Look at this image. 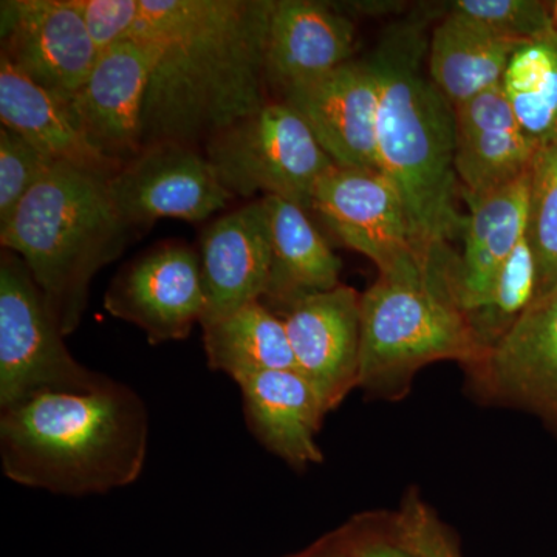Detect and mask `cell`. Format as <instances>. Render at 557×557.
I'll use <instances>...</instances> for the list:
<instances>
[{
  "mask_svg": "<svg viewBox=\"0 0 557 557\" xmlns=\"http://www.w3.org/2000/svg\"><path fill=\"white\" fill-rule=\"evenodd\" d=\"M205 306L200 327L262 300L269 287V209L260 199L212 222L200 239Z\"/></svg>",
  "mask_w": 557,
  "mask_h": 557,
  "instance_id": "9a60e30c",
  "label": "cell"
},
{
  "mask_svg": "<svg viewBox=\"0 0 557 557\" xmlns=\"http://www.w3.org/2000/svg\"><path fill=\"white\" fill-rule=\"evenodd\" d=\"M502 89L520 129L536 148L557 137V32L516 50Z\"/></svg>",
  "mask_w": 557,
  "mask_h": 557,
  "instance_id": "d4e9b609",
  "label": "cell"
},
{
  "mask_svg": "<svg viewBox=\"0 0 557 557\" xmlns=\"http://www.w3.org/2000/svg\"><path fill=\"white\" fill-rule=\"evenodd\" d=\"M354 557H418L388 533L347 528Z\"/></svg>",
  "mask_w": 557,
  "mask_h": 557,
  "instance_id": "1f68e13d",
  "label": "cell"
},
{
  "mask_svg": "<svg viewBox=\"0 0 557 557\" xmlns=\"http://www.w3.org/2000/svg\"><path fill=\"white\" fill-rule=\"evenodd\" d=\"M520 46L523 44L502 38L485 25L449 11L429 39V76L456 108L500 86Z\"/></svg>",
  "mask_w": 557,
  "mask_h": 557,
  "instance_id": "603a6c76",
  "label": "cell"
},
{
  "mask_svg": "<svg viewBox=\"0 0 557 557\" xmlns=\"http://www.w3.org/2000/svg\"><path fill=\"white\" fill-rule=\"evenodd\" d=\"M201 330L209 369L225 373L237 384L271 370H296L284 321L262 300Z\"/></svg>",
  "mask_w": 557,
  "mask_h": 557,
  "instance_id": "cb8c5ba5",
  "label": "cell"
},
{
  "mask_svg": "<svg viewBox=\"0 0 557 557\" xmlns=\"http://www.w3.org/2000/svg\"><path fill=\"white\" fill-rule=\"evenodd\" d=\"M148 448V408L121 381L84 394H40L0 410L3 474L32 490L84 497L131 486Z\"/></svg>",
  "mask_w": 557,
  "mask_h": 557,
  "instance_id": "7a4b0ae2",
  "label": "cell"
},
{
  "mask_svg": "<svg viewBox=\"0 0 557 557\" xmlns=\"http://www.w3.org/2000/svg\"><path fill=\"white\" fill-rule=\"evenodd\" d=\"M201 150L231 196L265 193L304 209H311L319 180L336 166L309 124L282 100L267 101Z\"/></svg>",
  "mask_w": 557,
  "mask_h": 557,
  "instance_id": "8992f818",
  "label": "cell"
},
{
  "mask_svg": "<svg viewBox=\"0 0 557 557\" xmlns=\"http://www.w3.org/2000/svg\"><path fill=\"white\" fill-rule=\"evenodd\" d=\"M457 269L458 259L424 276H379L362 293L358 386L394 397L431 362L478 369L485 361L458 298Z\"/></svg>",
  "mask_w": 557,
  "mask_h": 557,
  "instance_id": "5b68a950",
  "label": "cell"
},
{
  "mask_svg": "<svg viewBox=\"0 0 557 557\" xmlns=\"http://www.w3.org/2000/svg\"><path fill=\"white\" fill-rule=\"evenodd\" d=\"M0 121L57 163L73 164L109 177L121 170L84 137L67 101L42 89L2 57Z\"/></svg>",
  "mask_w": 557,
  "mask_h": 557,
  "instance_id": "44dd1931",
  "label": "cell"
},
{
  "mask_svg": "<svg viewBox=\"0 0 557 557\" xmlns=\"http://www.w3.org/2000/svg\"><path fill=\"white\" fill-rule=\"evenodd\" d=\"M245 420L263 448L306 468L322 463L317 435L325 410L317 391L298 370H271L239 383Z\"/></svg>",
  "mask_w": 557,
  "mask_h": 557,
  "instance_id": "d6986e66",
  "label": "cell"
},
{
  "mask_svg": "<svg viewBox=\"0 0 557 557\" xmlns=\"http://www.w3.org/2000/svg\"><path fill=\"white\" fill-rule=\"evenodd\" d=\"M357 27L332 3L274 0L267 33V81L285 90L351 61Z\"/></svg>",
  "mask_w": 557,
  "mask_h": 557,
  "instance_id": "e0dca14e",
  "label": "cell"
},
{
  "mask_svg": "<svg viewBox=\"0 0 557 557\" xmlns=\"http://www.w3.org/2000/svg\"><path fill=\"white\" fill-rule=\"evenodd\" d=\"M549 10H552L553 24L557 32V2L549 3Z\"/></svg>",
  "mask_w": 557,
  "mask_h": 557,
  "instance_id": "836d02e7",
  "label": "cell"
},
{
  "mask_svg": "<svg viewBox=\"0 0 557 557\" xmlns=\"http://www.w3.org/2000/svg\"><path fill=\"white\" fill-rule=\"evenodd\" d=\"M113 203L134 230L160 219L203 222L233 196L203 150L190 146H149L109 178Z\"/></svg>",
  "mask_w": 557,
  "mask_h": 557,
  "instance_id": "9c48e42d",
  "label": "cell"
},
{
  "mask_svg": "<svg viewBox=\"0 0 557 557\" xmlns=\"http://www.w3.org/2000/svg\"><path fill=\"white\" fill-rule=\"evenodd\" d=\"M536 295V259L525 234L505 262L486 298L467 313L480 344L487 351L496 346Z\"/></svg>",
  "mask_w": 557,
  "mask_h": 557,
  "instance_id": "484cf974",
  "label": "cell"
},
{
  "mask_svg": "<svg viewBox=\"0 0 557 557\" xmlns=\"http://www.w3.org/2000/svg\"><path fill=\"white\" fill-rule=\"evenodd\" d=\"M530 171L504 188L465 199L469 214L465 249L458 259L457 287L463 310L486 298L511 252L527 234Z\"/></svg>",
  "mask_w": 557,
  "mask_h": 557,
  "instance_id": "ffe728a7",
  "label": "cell"
},
{
  "mask_svg": "<svg viewBox=\"0 0 557 557\" xmlns=\"http://www.w3.org/2000/svg\"><path fill=\"white\" fill-rule=\"evenodd\" d=\"M64 338L30 270L5 249L0 259V410L40 394L98 391L112 380L81 364Z\"/></svg>",
  "mask_w": 557,
  "mask_h": 557,
  "instance_id": "52a82bcc",
  "label": "cell"
},
{
  "mask_svg": "<svg viewBox=\"0 0 557 557\" xmlns=\"http://www.w3.org/2000/svg\"><path fill=\"white\" fill-rule=\"evenodd\" d=\"M475 372L496 397L557 424V284L536 295Z\"/></svg>",
  "mask_w": 557,
  "mask_h": 557,
  "instance_id": "2e32d148",
  "label": "cell"
},
{
  "mask_svg": "<svg viewBox=\"0 0 557 557\" xmlns=\"http://www.w3.org/2000/svg\"><path fill=\"white\" fill-rule=\"evenodd\" d=\"M282 321L296 370L327 412L338 408L359 383L361 293L343 284L314 293L289 306Z\"/></svg>",
  "mask_w": 557,
  "mask_h": 557,
  "instance_id": "4fadbf2b",
  "label": "cell"
},
{
  "mask_svg": "<svg viewBox=\"0 0 557 557\" xmlns=\"http://www.w3.org/2000/svg\"><path fill=\"white\" fill-rule=\"evenodd\" d=\"M311 209L346 247L372 260L380 276H424L457 259L421 244L401 196L380 170L333 166L319 180Z\"/></svg>",
  "mask_w": 557,
  "mask_h": 557,
  "instance_id": "ba28073f",
  "label": "cell"
},
{
  "mask_svg": "<svg viewBox=\"0 0 557 557\" xmlns=\"http://www.w3.org/2000/svg\"><path fill=\"white\" fill-rule=\"evenodd\" d=\"M156 61V44L124 40L100 54L89 78L69 102L84 137L121 168L143 150V108Z\"/></svg>",
  "mask_w": 557,
  "mask_h": 557,
  "instance_id": "7c38bea8",
  "label": "cell"
},
{
  "mask_svg": "<svg viewBox=\"0 0 557 557\" xmlns=\"http://www.w3.org/2000/svg\"><path fill=\"white\" fill-rule=\"evenodd\" d=\"M450 13L485 25L502 38L527 44L556 32L549 3L537 0H456Z\"/></svg>",
  "mask_w": 557,
  "mask_h": 557,
  "instance_id": "83f0119b",
  "label": "cell"
},
{
  "mask_svg": "<svg viewBox=\"0 0 557 557\" xmlns=\"http://www.w3.org/2000/svg\"><path fill=\"white\" fill-rule=\"evenodd\" d=\"M454 112L463 199L485 196L528 174L537 148L520 129L502 84L461 102Z\"/></svg>",
  "mask_w": 557,
  "mask_h": 557,
  "instance_id": "ac0fdd59",
  "label": "cell"
},
{
  "mask_svg": "<svg viewBox=\"0 0 557 557\" xmlns=\"http://www.w3.org/2000/svg\"><path fill=\"white\" fill-rule=\"evenodd\" d=\"M205 306L200 255L182 244H163L132 260L104 296V309L145 332L152 346L188 338Z\"/></svg>",
  "mask_w": 557,
  "mask_h": 557,
  "instance_id": "30bf717a",
  "label": "cell"
},
{
  "mask_svg": "<svg viewBox=\"0 0 557 557\" xmlns=\"http://www.w3.org/2000/svg\"><path fill=\"white\" fill-rule=\"evenodd\" d=\"M426 17L392 25L369 58L379 78V170L397 188L418 239L428 249H449L463 236L458 209L456 112L424 70Z\"/></svg>",
  "mask_w": 557,
  "mask_h": 557,
  "instance_id": "3957f363",
  "label": "cell"
},
{
  "mask_svg": "<svg viewBox=\"0 0 557 557\" xmlns=\"http://www.w3.org/2000/svg\"><path fill=\"white\" fill-rule=\"evenodd\" d=\"M289 557H354L347 528L329 534L327 537L321 539L306 552Z\"/></svg>",
  "mask_w": 557,
  "mask_h": 557,
  "instance_id": "d6a6232c",
  "label": "cell"
},
{
  "mask_svg": "<svg viewBox=\"0 0 557 557\" xmlns=\"http://www.w3.org/2000/svg\"><path fill=\"white\" fill-rule=\"evenodd\" d=\"M282 101L309 124L336 166L379 170L380 89L370 60H351L327 75L289 86L282 90Z\"/></svg>",
  "mask_w": 557,
  "mask_h": 557,
  "instance_id": "5bb4252c",
  "label": "cell"
},
{
  "mask_svg": "<svg viewBox=\"0 0 557 557\" xmlns=\"http://www.w3.org/2000/svg\"><path fill=\"white\" fill-rule=\"evenodd\" d=\"M0 38V57L67 102L100 58L70 0H2Z\"/></svg>",
  "mask_w": 557,
  "mask_h": 557,
  "instance_id": "8fae6325",
  "label": "cell"
},
{
  "mask_svg": "<svg viewBox=\"0 0 557 557\" xmlns=\"http://www.w3.org/2000/svg\"><path fill=\"white\" fill-rule=\"evenodd\" d=\"M527 239L537 267V295L557 284V137L539 146L530 168Z\"/></svg>",
  "mask_w": 557,
  "mask_h": 557,
  "instance_id": "4316f807",
  "label": "cell"
},
{
  "mask_svg": "<svg viewBox=\"0 0 557 557\" xmlns=\"http://www.w3.org/2000/svg\"><path fill=\"white\" fill-rule=\"evenodd\" d=\"M263 201L270 218L271 269L262 302L285 311L296 300L338 287L343 260L311 223L307 209L281 197Z\"/></svg>",
  "mask_w": 557,
  "mask_h": 557,
  "instance_id": "7402d4cb",
  "label": "cell"
},
{
  "mask_svg": "<svg viewBox=\"0 0 557 557\" xmlns=\"http://www.w3.org/2000/svg\"><path fill=\"white\" fill-rule=\"evenodd\" d=\"M391 533L418 557H461L453 531L417 493L406 497L392 520Z\"/></svg>",
  "mask_w": 557,
  "mask_h": 557,
  "instance_id": "f546056e",
  "label": "cell"
},
{
  "mask_svg": "<svg viewBox=\"0 0 557 557\" xmlns=\"http://www.w3.org/2000/svg\"><path fill=\"white\" fill-rule=\"evenodd\" d=\"M98 51L104 53L131 39L138 21L139 0H70Z\"/></svg>",
  "mask_w": 557,
  "mask_h": 557,
  "instance_id": "4dcf8cb0",
  "label": "cell"
},
{
  "mask_svg": "<svg viewBox=\"0 0 557 557\" xmlns=\"http://www.w3.org/2000/svg\"><path fill=\"white\" fill-rule=\"evenodd\" d=\"M274 0H139L131 38L156 44L143 108V149H203L267 98V33Z\"/></svg>",
  "mask_w": 557,
  "mask_h": 557,
  "instance_id": "6da1fadb",
  "label": "cell"
},
{
  "mask_svg": "<svg viewBox=\"0 0 557 557\" xmlns=\"http://www.w3.org/2000/svg\"><path fill=\"white\" fill-rule=\"evenodd\" d=\"M109 178L57 163L0 230L2 247L24 260L64 336L79 327L94 277L135 231L113 203Z\"/></svg>",
  "mask_w": 557,
  "mask_h": 557,
  "instance_id": "277c9868",
  "label": "cell"
},
{
  "mask_svg": "<svg viewBox=\"0 0 557 557\" xmlns=\"http://www.w3.org/2000/svg\"><path fill=\"white\" fill-rule=\"evenodd\" d=\"M57 161L44 156L32 143L16 132L0 129V230L28 193L42 180Z\"/></svg>",
  "mask_w": 557,
  "mask_h": 557,
  "instance_id": "f1b7e54d",
  "label": "cell"
}]
</instances>
